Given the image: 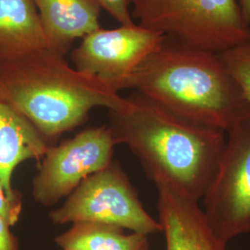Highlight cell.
Listing matches in <instances>:
<instances>
[{"mask_svg":"<svg viewBox=\"0 0 250 250\" xmlns=\"http://www.w3.org/2000/svg\"><path fill=\"white\" fill-rule=\"evenodd\" d=\"M0 99L50 145L84 124L94 108L115 110L125 103L116 90L78 71L51 48L0 64Z\"/></svg>","mask_w":250,"mask_h":250,"instance_id":"cell-3","label":"cell"},{"mask_svg":"<svg viewBox=\"0 0 250 250\" xmlns=\"http://www.w3.org/2000/svg\"><path fill=\"white\" fill-rule=\"evenodd\" d=\"M215 234L228 244L250 232V119L226 134L216 170L201 198Z\"/></svg>","mask_w":250,"mask_h":250,"instance_id":"cell-6","label":"cell"},{"mask_svg":"<svg viewBox=\"0 0 250 250\" xmlns=\"http://www.w3.org/2000/svg\"><path fill=\"white\" fill-rule=\"evenodd\" d=\"M48 217L57 225L87 222L116 225L147 236L161 232L159 221L146 210L117 161L85 179Z\"/></svg>","mask_w":250,"mask_h":250,"instance_id":"cell-5","label":"cell"},{"mask_svg":"<svg viewBox=\"0 0 250 250\" xmlns=\"http://www.w3.org/2000/svg\"><path fill=\"white\" fill-rule=\"evenodd\" d=\"M116 140L108 125L84 129L72 138L50 146L38 161L32 180V197L43 207H53L90 175L113 160Z\"/></svg>","mask_w":250,"mask_h":250,"instance_id":"cell-7","label":"cell"},{"mask_svg":"<svg viewBox=\"0 0 250 250\" xmlns=\"http://www.w3.org/2000/svg\"><path fill=\"white\" fill-rule=\"evenodd\" d=\"M50 48L33 0H0V64Z\"/></svg>","mask_w":250,"mask_h":250,"instance_id":"cell-12","label":"cell"},{"mask_svg":"<svg viewBox=\"0 0 250 250\" xmlns=\"http://www.w3.org/2000/svg\"><path fill=\"white\" fill-rule=\"evenodd\" d=\"M52 146L26 118L0 99V181L9 197L21 194L13 188L12 178L22 162H37Z\"/></svg>","mask_w":250,"mask_h":250,"instance_id":"cell-10","label":"cell"},{"mask_svg":"<svg viewBox=\"0 0 250 250\" xmlns=\"http://www.w3.org/2000/svg\"><path fill=\"white\" fill-rule=\"evenodd\" d=\"M49 47L65 56L77 40L101 27L94 0H33Z\"/></svg>","mask_w":250,"mask_h":250,"instance_id":"cell-11","label":"cell"},{"mask_svg":"<svg viewBox=\"0 0 250 250\" xmlns=\"http://www.w3.org/2000/svg\"></svg>","mask_w":250,"mask_h":250,"instance_id":"cell-19","label":"cell"},{"mask_svg":"<svg viewBox=\"0 0 250 250\" xmlns=\"http://www.w3.org/2000/svg\"><path fill=\"white\" fill-rule=\"evenodd\" d=\"M117 144L125 145L148 178L200 201L224 149L226 133L178 116L133 92L125 105L108 110Z\"/></svg>","mask_w":250,"mask_h":250,"instance_id":"cell-1","label":"cell"},{"mask_svg":"<svg viewBox=\"0 0 250 250\" xmlns=\"http://www.w3.org/2000/svg\"><path fill=\"white\" fill-rule=\"evenodd\" d=\"M154 184L166 250H227V244L215 234L199 201L165 183Z\"/></svg>","mask_w":250,"mask_h":250,"instance_id":"cell-9","label":"cell"},{"mask_svg":"<svg viewBox=\"0 0 250 250\" xmlns=\"http://www.w3.org/2000/svg\"><path fill=\"white\" fill-rule=\"evenodd\" d=\"M0 250H21L17 236L11 226L0 216Z\"/></svg>","mask_w":250,"mask_h":250,"instance_id":"cell-17","label":"cell"},{"mask_svg":"<svg viewBox=\"0 0 250 250\" xmlns=\"http://www.w3.org/2000/svg\"><path fill=\"white\" fill-rule=\"evenodd\" d=\"M161 33L140 26L102 27L82 38L71 53L73 67L116 90L126 89L138 67L165 41Z\"/></svg>","mask_w":250,"mask_h":250,"instance_id":"cell-8","label":"cell"},{"mask_svg":"<svg viewBox=\"0 0 250 250\" xmlns=\"http://www.w3.org/2000/svg\"><path fill=\"white\" fill-rule=\"evenodd\" d=\"M238 5L245 23L250 28V0H238Z\"/></svg>","mask_w":250,"mask_h":250,"instance_id":"cell-18","label":"cell"},{"mask_svg":"<svg viewBox=\"0 0 250 250\" xmlns=\"http://www.w3.org/2000/svg\"><path fill=\"white\" fill-rule=\"evenodd\" d=\"M220 56L250 105V40L226 49Z\"/></svg>","mask_w":250,"mask_h":250,"instance_id":"cell-14","label":"cell"},{"mask_svg":"<svg viewBox=\"0 0 250 250\" xmlns=\"http://www.w3.org/2000/svg\"><path fill=\"white\" fill-rule=\"evenodd\" d=\"M116 225L76 223L55 237L62 250H149L148 236Z\"/></svg>","mask_w":250,"mask_h":250,"instance_id":"cell-13","label":"cell"},{"mask_svg":"<svg viewBox=\"0 0 250 250\" xmlns=\"http://www.w3.org/2000/svg\"><path fill=\"white\" fill-rule=\"evenodd\" d=\"M22 211V196L9 197L0 181V216L13 227L18 224Z\"/></svg>","mask_w":250,"mask_h":250,"instance_id":"cell-15","label":"cell"},{"mask_svg":"<svg viewBox=\"0 0 250 250\" xmlns=\"http://www.w3.org/2000/svg\"><path fill=\"white\" fill-rule=\"evenodd\" d=\"M126 89L226 134L250 119V105L220 54L167 37L134 72Z\"/></svg>","mask_w":250,"mask_h":250,"instance_id":"cell-2","label":"cell"},{"mask_svg":"<svg viewBox=\"0 0 250 250\" xmlns=\"http://www.w3.org/2000/svg\"><path fill=\"white\" fill-rule=\"evenodd\" d=\"M137 24L196 48L222 53L250 40L237 0H130Z\"/></svg>","mask_w":250,"mask_h":250,"instance_id":"cell-4","label":"cell"},{"mask_svg":"<svg viewBox=\"0 0 250 250\" xmlns=\"http://www.w3.org/2000/svg\"><path fill=\"white\" fill-rule=\"evenodd\" d=\"M100 9H104L121 25L134 24L130 0H94Z\"/></svg>","mask_w":250,"mask_h":250,"instance_id":"cell-16","label":"cell"}]
</instances>
